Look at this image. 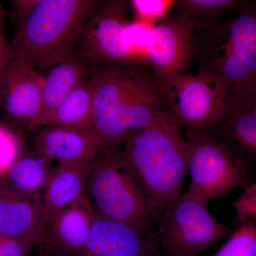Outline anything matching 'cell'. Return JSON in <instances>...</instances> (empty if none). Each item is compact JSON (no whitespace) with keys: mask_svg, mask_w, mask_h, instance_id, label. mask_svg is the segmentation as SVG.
Masks as SVG:
<instances>
[{"mask_svg":"<svg viewBox=\"0 0 256 256\" xmlns=\"http://www.w3.org/2000/svg\"><path fill=\"white\" fill-rule=\"evenodd\" d=\"M160 82L170 114L186 134H206L220 124L228 92L218 79L200 70L173 74Z\"/></svg>","mask_w":256,"mask_h":256,"instance_id":"obj_8","label":"cell"},{"mask_svg":"<svg viewBox=\"0 0 256 256\" xmlns=\"http://www.w3.org/2000/svg\"><path fill=\"white\" fill-rule=\"evenodd\" d=\"M32 246L26 240L0 236V256H30Z\"/></svg>","mask_w":256,"mask_h":256,"instance_id":"obj_26","label":"cell"},{"mask_svg":"<svg viewBox=\"0 0 256 256\" xmlns=\"http://www.w3.org/2000/svg\"><path fill=\"white\" fill-rule=\"evenodd\" d=\"M41 88L34 68L9 60L0 82V101L10 118L30 128L41 114Z\"/></svg>","mask_w":256,"mask_h":256,"instance_id":"obj_14","label":"cell"},{"mask_svg":"<svg viewBox=\"0 0 256 256\" xmlns=\"http://www.w3.org/2000/svg\"><path fill=\"white\" fill-rule=\"evenodd\" d=\"M182 130L172 116H168L119 146L158 220L182 193L188 173V146Z\"/></svg>","mask_w":256,"mask_h":256,"instance_id":"obj_2","label":"cell"},{"mask_svg":"<svg viewBox=\"0 0 256 256\" xmlns=\"http://www.w3.org/2000/svg\"><path fill=\"white\" fill-rule=\"evenodd\" d=\"M37 129L32 139L35 156L60 164L90 161L110 148L90 130L45 126Z\"/></svg>","mask_w":256,"mask_h":256,"instance_id":"obj_12","label":"cell"},{"mask_svg":"<svg viewBox=\"0 0 256 256\" xmlns=\"http://www.w3.org/2000/svg\"><path fill=\"white\" fill-rule=\"evenodd\" d=\"M96 218L85 192L50 222L42 242L44 252L62 256H80Z\"/></svg>","mask_w":256,"mask_h":256,"instance_id":"obj_13","label":"cell"},{"mask_svg":"<svg viewBox=\"0 0 256 256\" xmlns=\"http://www.w3.org/2000/svg\"><path fill=\"white\" fill-rule=\"evenodd\" d=\"M88 76L50 114L38 118L30 126V129L53 126L92 131L94 92Z\"/></svg>","mask_w":256,"mask_h":256,"instance_id":"obj_19","label":"cell"},{"mask_svg":"<svg viewBox=\"0 0 256 256\" xmlns=\"http://www.w3.org/2000/svg\"><path fill=\"white\" fill-rule=\"evenodd\" d=\"M40 156H18L8 172L0 178V186L21 196L38 198L44 192L54 170Z\"/></svg>","mask_w":256,"mask_h":256,"instance_id":"obj_20","label":"cell"},{"mask_svg":"<svg viewBox=\"0 0 256 256\" xmlns=\"http://www.w3.org/2000/svg\"><path fill=\"white\" fill-rule=\"evenodd\" d=\"M41 0H15L11 1L12 21L16 28L30 16Z\"/></svg>","mask_w":256,"mask_h":256,"instance_id":"obj_27","label":"cell"},{"mask_svg":"<svg viewBox=\"0 0 256 256\" xmlns=\"http://www.w3.org/2000/svg\"><path fill=\"white\" fill-rule=\"evenodd\" d=\"M237 0H180L175 5L194 25L196 30L206 32L214 26L218 16L228 10L242 4Z\"/></svg>","mask_w":256,"mask_h":256,"instance_id":"obj_21","label":"cell"},{"mask_svg":"<svg viewBox=\"0 0 256 256\" xmlns=\"http://www.w3.org/2000/svg\"><path fill=\"white\" fill-rule=\"evenodd\" d=\"M80 256H165L156 230L97 216Z\"/></svg>","mask_w":256,"mask_h":256,"instance_id":"obj_11","label":"cell"},{"mask_svg":"<svg viewBox=\"0 0 256 256\" xmlns=\"http://www.w3.org/2000/svg\"><path fill=\"white\" fill-rule=\"evenodd\" d=\"M86 192L98 216L156 230V213L119 146L107 148L92 160Z\"/></svg>","mask_w":256,"mask_h":256,"instance_id":"obj_5","label":"cell"},{"mask_svg":"<svg viewBox=\"0 0 256 256\" xmlns=\"http://www.w3.org/2000/svg\"><path fill=\"white\" fill-rule=\"evenodd\" d=\"M232 233L212 216L207 202L188 192L166 208L156 226L165 256H198Z\"/></svg>","mask_w":256,"mask_h":256,"instance_id":"obj_6","label":"cell"},{"mask_svg":"<svg viewBox=\"0 0 256 256\" xmlns=\"http://www.w3.org/2000/svg\"><path fill=\"white\" fill-rule=\"evenodd\" d=\"M185 140L191 180L188 193L208 203L250 186L245 162L226 144L208 133L186 134Z\"/></svg>","mask_w":256,"mask_h":256,"instance_id":"obj_7","label":"cell"},{"mask_svg":"<svg viewBox=\"0 0 256 256\" xmlns=\"http://www.w3.org/2000/svg\"><path fill=\"white\" fill-rule=\"evenodd\" d=\"M41 201L0 186V236L38 244Z\"/></svg>","mask_w":256,"mask_h":256,"instance_id":"obj_16","label":"cell"},{"mask_svg":"<svg viewBox=\"0 0 256 256\" xmlns=\"http://www.w3.org/2000/svg\"><path fill=\"white\" fill-rule=\"evenodd\" d=\"M236 212L235 223L237 226L252 217L256 210V182L250 184L244 193L234 202Z\"/></svg>","mask_w":256,"mask_h":256,"instance_id":"obj_25","label":"cell"},{"mask_svg":"<svg viewBox=\"0 0 256 256\" xmlns=\"http://www.w3.org/2000/svg\"><path fill=\"white\" fill-rule=\"evenodd\" d=\"M254 217H256V210H254V213H252V217H250V218H254Z\"/></svg>","mask_w":256,"mask_h":256,"instance_id":"obj_30","label":"cell"},{"mask_svg":"<svg viewBox=\"0 0 256 256\" xmlns=\"http://www.w3.org/2000/svg\"><path fill=\"white\" fill-rule=\"evenodd\" d=\"M90 161L60 164L54 170L40 204L38 244L56 216L85 193Z\"/></svg>","mask_w":256,"mask_h":256,"instance_id":"obj_15","label":"cell"},{"mask_svg":"<svg viewBox=\"0 0 256 256\" xmlns=\"http://www.w3.org/2000/svg\"><path fill=\"white\" fill-rule=\"evenodd\" d=\"M210 256H256V218H249L238 226L228 240Z\"/></svg>","mask_w":256,"mask_h":256,"instance_id":"obj_22","label":"cell"},{"mask_svg":"<svg viewBox=\"0 0 256 256\" xmlns=\"http://www.w3.org/2000/svg\"><path fill=\"white\" fill-rule=\"evenodd\" d=\"M228 146L256 156V92L228 96L220 124Z\"/></svg>","mask_w":256,"mask_h":256,"instance_id":"obj_17","label":"cell"},{"mask_svg":"<svg viewBox=\"0 0 256 256\" xmlns=\"http://www.w3.org/2000/svg\"><path fill=\"white\" fill-rule=\"evenodd\" d=\"M52 67L42 84V107L38 118L50 114L56 108L92 69L74 50Z\"/></svg>","mask_w":256,"mask_h":256,"instance_id":"obj_18","label":"cell"},{"mask_svg":"<svg viewBox=\"0 0 256 256\" xmlns=\"http://www.w3.org/2000/svg\"><path fill=\"white\" fill-rule=\"evenodd\" d=\"M9 58V47L6 46L0 30V82L8 68Z\"/></svg>","mask_w":256,"mask_h":256,"instance_id":"obj_28","label":"cell"},{"mask_svg":"<svg viewBox=\"0 0 256 256\" xmlns=\"http://www.w3.org/2000/svg\"><path fill=\"white\" fill-rule=\"evenodd\" d=\"M20 140L8 128L0 126V178L4 176L20 156Z\"/></svg>","mask_w":256,"mask_h":256,"instance_id":"obj_24","label":"cell"},{"mask_svg":"<svg viewBox=\"0 0 256 256\" xmlns=\"http://www.w3.org/2000/svg\"><path fill=\"white\" fill-rule=\"evenodd\" d=\"M196 28L180 13L169 14L152 28L146 58L159 80L173 74L186 73L196 53Z\"/></svg>","mask_w":256,"mask_h":256,"instance_id":"obj_10","label":"cell"},{"mask_svg":"<svg viewBox=\"0 0 256 256\" xmlns=\"http://www.w3.org/2000/svg\"><path fill=\"white\" fill-rule=\"evenodd\" d=\"M128 3L111 0L101 3L84 24L74 52L89 66L143 64L124 41L128 24Z\"/></svg>","mask_w":256,"mask_h":256,"instance_id":"obj_9","label":"cell"},{"mask_svg":"<svg viewBox=\"0 0 256 256\" xmlns=\"http://www.w3.org/2000/svg\"><path fill=\"white\" fill-rule=\"evenodd\" d=\"M175 3L170 0H132L130 4L138 21L154 25L169 15Z\"/></svg>","mask_w":256,"mask_h":256,"instance_id":"obj_23","label":"cell"},{"mask_svg":"<svg viewBox=\"0 0 256 256\" xmlns=\"http://www.w3.org/2000/svg\"><path fill=\"white\" fill-rule=\"evenodd\" d=\"M44 256H58L56 255V254H50V252H44Z\"/></svg>","mask_w":256,"mask_h":256,"instance_id":"obj_29","label":"cell"},{"mask_svg":"<svg viewBox=\"0 0 256 256\" xmlns=\"http://www.w3.org/2000/svg\"><path fill=\"white\" fill-rule=\"evenodd\" d=\"M254 218H256V217H254Z\"/></svg>","mask_w":256,"mask_h":256,"instance_id":"obj_31","label":"cell"},{"mask_svg":"<svg viewBox=\"0 0 256 256\" xmlns=\"http://www.w3.org/2000/svg\"><path fill=\"white\" fill-rule=\"evenodd\" d=\"M100 4L94 0H41L16 28L9 60L34 69L53 66L74 50L84 24Z\"/></svg>","mask_w":256,"mask_h":256,"instance_id":"obj_3","label":"cell"},{"mask_svg":"<svg viewBox=\"0 0 256 256\" xmlns=\"http://www.w3.org/2000/svg\"><path fill=\"white\" fill-rule=\"evenodd\" d=\"M92 131L110 148L172 116L161 85L143 64H107L90 69Z\"/></svg>","mask_w":256,"mask_h":256,"instance_id":"obj_1","label":"cell"},{"mask_svg":"<svg viewBox=\"0 0 256 256\" xmlns=\"http://www.w3.org/2000/svg\"><path fill=\"white\" fill-rule=\"evenodd\" d=\"M204 62L200 69L218 79L228 96L256 92V6L207 30Z\"/></svg>","mask_w":256,"mask_h":256,"instance_id":"obj_4","label":"cell"}]
</instances>
